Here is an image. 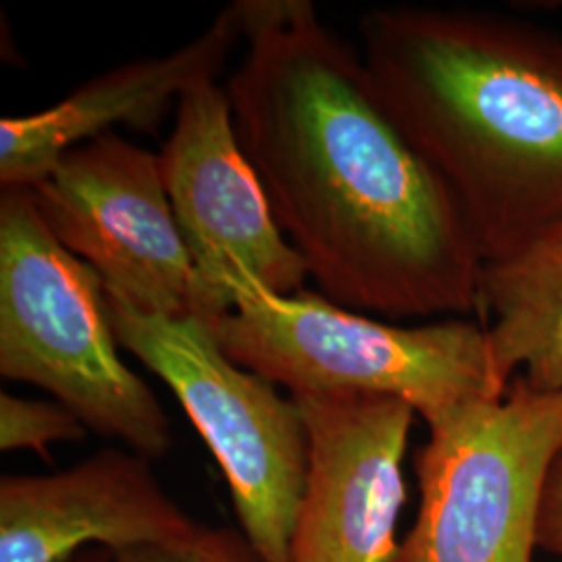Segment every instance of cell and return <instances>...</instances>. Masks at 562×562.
Here are the masks:
<instances>
[{
  "instance_id": "1",
  "label": "cell",
  "mask_w": 562,
  "mask_h": 562,
  "mask_svg": "<svg viewBox=\"0 0 562 562\" xmlns=\"http://www.w3.org/2000/svg\"><path fill=\"white\" fill-rule=\"evenodd\" d=\"M225 90L241 150L322 296L390 322L483 323L482 255L457 202L311 0H240Z\"/></svg>"
},
{
  "instance_id": "2",
  "label": "cell",
  "mask_w": 562,
  "mask_h": 562,
  "mask_svg": "<svg viewBox=\"0 0 562 562\" xmlns=\"http://www.w3.org/2000/svg\"><path fill=\"white\" fill-rule=\"evenodd\" d=\"M359 32L378 99L448 188L483 262L561 222V34L434 7L371 9Z\"/></svg>"
},
{
  "instance_id": "3",
  "label": "cell",
  "mask_w": 562,
  "mask_h": 562,
  "mask_svg": "<svg viewBox=\"0 0 562 562\" xmlns=\"http://www.w3.org/2000/svg\"><path fill=\"white\" fill-rule=\"evenodd\" d=\"M217 292L227 313L209 327L223 352L290 396H392L429 427L510 385L496 371L485 325L473 319L380 322L308 290L278 294L241 265L223 271Z\"/></svg>"
},
{
  "instance_id": "4",
  "label": "cell",
  "mask_w": 562,
  "mask_h": 562,
  "mask_svg": "<svg viewBox=\"0 0 562 562\" xmlns=\"http://www.w3.org/2000/svg\"><path fill=\"white\" fill-rule=\"evenodd\" d=\"M99 273L55 240L30 188L0 194V375L53 394L88 431L157 461L171 423L117 352Z\"/></svg>"
},
{
  "instance_id": "5",
  "label": "cell",
  "mask_w": 562,
  "mask_h": 562,
  "mask_svg": "<svg viewBox=\"0 0 562 562\" xmlns=\"http://www.w3.org/2000/svg\"><path fill=\"white\" fill-rule=\"evenodd\" d=\"M419 510L392 562H533L543 485L562 450V390L515 378L501 398L427 427Z\"/></svg>"
},
{
  "instance_id": "6",
  "label": "cell",
  "mask_w": 562,
  "mask_h": 562,
  "mask_svg": "<svg viewBox=\"0 0 562 562\" xmlns=\"http://www.w3.org/2000/svg\"><path fill=\"white\" fill-rule=\"evenodd\" d=\"M106 306L117 344L173 392L222 467L244 540L261 562H290L308 448L299 404L232 361L206 323L140 315L109 294Z\"/></svg>"
},
{
  "instance_id": "7",
  "label": "cell",
  "mask_w": 562,
  "mask_h": 562,
  "mask_svg": "<svg viewBox=\"0 0 562 562\" xmlns=\"http://www.w3.org/2000/svg\"><path fill=\"white\" fill-rule=\"evenodd\" d=\"M55 240L127 308L192 317L199 273L162 186L159 155L109 132L60 157L32 188Z\"/></svg>"
},
{
  "instance_id": "8",
  "label": "cell",
  "mask_w": 562,
  "mask_h": 562,
  "mask_svg": "<svg viewBox=\"0 0 562 562\" xmlns=\"http://www.w3.org/2000/svg\"><path fill=\"white\" fill-rule=\"evenodd\" d=\"M159 167L199 273L194 319L211 325L227 313L217 280L229 265H241L278 294L304 290L306 267L281 234L217 80L201 81L181 97Z\"/></svg>"
},
{
  "instance_id": "9",
  "label": "cell",
  "mask_w": 562,
  "mask_h": 562,
  "mask_svg": "<svg viewBox=\"0 0 562 562\" xmlns=\"http://www.w3.org/2000/svg\"><path fill=\"white\" fill-rule=\"evenodd\" d=\"M306 429V477L290 562H392L406 503L411 404L361 392L292 396Z\"/></svg>"
},
{
  "instance_id": "10",
  "label": "cell",
  "mask_w": 562,
  "mask_h": 562,
  "mask_svg": "<svg viewBox=\"0 0 562 562\" xmlns=\"http://www.w3.org/2000/svg\"><path fill=\"white\" fill-rule=\"evenodd\" d=\"M196 525L132 450L104 448L59 473L0 480V562H69L86 546H162Z\"/></svg>"
},
{
  "instance_id": "11",
  "label": "cell",
  "mask_w": 562,
  "mask_h": 562,
  "mask_svg": "<svg viewBox=\"0 0 562 562\" xmlns=\"http://www.w3.org/2000/svg\"><path fill=\"white\" fill-rule=\"evenodd\" d=\"M244 38L240 0L222 9L211 25L180 48L130 60L78 86L63 101L38 113L0 121V183L32 188L63 155L127 125L157 134L181 97L206 80H217Z\"/></svg>"
},
{
  "instance_id": "12",
  "label": "cell",
  "mask_w": 562,
  "mask_h": 562,
  "mask_svg": "<svg viewBox=\"0 0 562 562\" xmlns=\"http://www.w3.org/2000/svg\"><path fill=\"white\" fill-rule=\"evenodd\" d=\"M482 313L504 382L562 390V220L483 265Z\"/></svg>"
},
{
  "instance_id": "13",
  "label": "cell",
  "mask_w": 562,
  "mask_h": 562,
  "mask_svg": "<svg viewBox=\"0 0 562 562\" xmlns=\"http://www.w3.org/2000/svg\"><path fill=\"white\" fill-rule=\"evenodd\" d=\"M86 425L60 402L20 398L0 394V450H32L50 462L48 446L55 442H80Z\"/></svg>"
},
{
  "instance_id": "14",
  "label": "cell",
  "mask_w": 562,
  "mask_h": 562,
  "mask_svg": "<svg viewBox=\"0 0 562 562\" xmlns=\"http://www.w3.org/2000/svg\"><path fill=\"white\" fill-rule=\"evenodd\" d=\"M113 557L115 562H261L238 533L201 522L178 542L123 550Z\"/></svg>"
},
{
  "instance_id": "15",
  "label": "cell",
  "mask_w": 562,
  "mask_h": 562,
  "mask_svg": "<svg viewBox=\"0 0 562 562\" xmlns=\"http://www.w3.org/2000/svg\"><path fill=\"white\" fill-rule=\"evenodd\" d=\"M538 548L562 557V450L543 485Z\"/></svg>"
},
{
  "instance_id": "16",
  "label": "cell",
  "mask_w": 562,
  "mask_h": 562,
  "mask_svg": "<svg viewBox=\"0 0 562 562\" xmlns=\"http://www.w3.org/2000/svg\"><path fill=\"white\" fill-rule=\"evenodd\" d=\"M69 562H115V557L111 550H104V548H92L83 554H78L76 559H71Z\"/></svg>"
}]
</instances>
